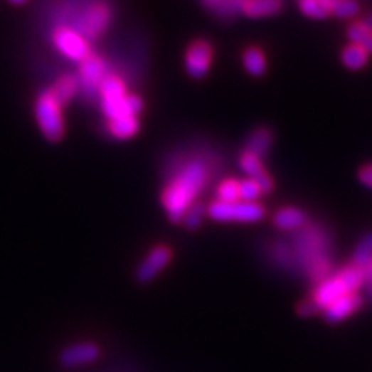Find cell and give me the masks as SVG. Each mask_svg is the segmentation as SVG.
Wrapping results in <instances>:
<instances>
[{
	"mask_svg": "<svg viewBox=\"0 0 372 372\" xmlns=\"http://www.w3.org/2000/svg\"><path fill=\"white\" fill-rule=\"evenodd\" d=\"M360 6L356 0H334L331 4V13L341 19H351L358 14Z\"/></svg>",
	"mask_w": 372,
	"mask_h": 372,
	"instance_id": "484cf974",
	"label": "cell"
},
{
	"mask_svg": "<svg viewBox=\"0 0 372 372\" xmlns=\"http://www.w3.org/2000/svg\"><path fill=\"white\" fill-rule=\"evenodd\" d=\"M218 201L220 202H236L239 198V181L228 179L220 184L218 188Z\"/></svg>",
	"mask_w": 372,
	"mask_h": 372,
	"instance_id": "4316f807",
	"label": "cell"
},
{
	"mask_svg": "<svg viewBox=\"0 0 372 372\" xmlns=\"http://www.w3.org/2000/svg\"><path fill=\"white\" fill-rule=\"evenodd\" d=\"M36 118L41 131L50 142H58L64 135V118L60 106L50 90L42 92L36 101Z\"/></svg>",
	"mask_w": 372,
	"mask_h": 372,
	"instance_id": "277c9868",
	"label": "cell"
},
{
	"mask_svg": "<svg viewBox=\"0 0 372 372\" xmlns=\"http://www.w3.org/2000/svg\"><path fill=\"white\" fill-rule=\"evenodd\" d=\"M208 181V168L201 160L188 161L163 191V206L171 222H180Z\"/></svg>",
	"mask_w": 372,
	"mask_h": 372,
	"instance_id": "6da1fadb",
	"label": "cell"
},
{
	"mask_svg": "<svg viewBox=\"0 0 372 372\" xmlns=\"http://www.w3.org/2000/svg\"><path fill=\"white\" fill-rule=\"evenodd\" d=\"M80 75L83 90L87 93L90 98L95 97V95H98L100 92V85L102 80L107 76L105 60L98 58L97 55L90 53L84 60H81Z\"/></svg>",
	"mask_w": 372,
	"mask_h": 372,
	"instance_id": "52a82bcc",
	"label": "cell"
},
{
	"mask_svg": "<svg viewBox=\"0 0 372 372\" xmlns=\"http://www.w3.org/2000/svg\"><path fill=\"white\" fill-rule=\"evenodd\" d=\"M76 90H78V80L73 75L60 76L53 87L50 89L51 95H53V98L58 101V105L60 107L67 105V102L75 97Z\"/></svg>",
	"mask_w": 372,
	"mask_h": 372,
	"instance_id": "2e32d148",
	"label": "cell"
},
{
	"mask_svg": "<svg viewBox=\"0 0 372 372\" xmlns=\"http://www.w3.org/2000/svg\"><path fill=\"white\" fill-rule=\"evenodd\" d=\"M53 41L60 53L65 55L68 59L80 60L81 63L90 55L89 42L85 41L83 34L73 28L59 27L53 34Z\"/></svg>",
	"mask_w": 372,
	"mask_h": 372,
	"instance_id": "8992f818",
	"label": "cell"
},
{
	"mask_svg": "<svg viewBox=\"0 0 372 372\" xmlns=\"http://www.w3.org/2000/svg\"><path fill=\"white\" fill-rule=\"evenodd\" d=\"M100 357V349L97 344L93 343H80L67 348L63 354H60V363L64 366L73 368V366H81L92 363Z\"/></svg>",
	"mask_w": 372,
	"mask_h": 372,
	"instance_id": "4fadbf2b",
	"label": "cell"
},
{
	"mask_svg": "<svg viewBox=\"0 0 372 372\" xmlns=\"http://www.w3.org/2000/svg\"><path fill=\"white\" fill-rule=\"evenodd\" d=\"M270 144H272V134L268 132L267 129H257V131L250 137V140L247 143V152H252L261 159L262 155H265L267 151L270 149Z\"/></svg>",
	"mask_w": 372,
	"mask_h": 372,
	"instance_id": "7402d4cb",
	"label": "cell"
},
{
	"mask_svg": "<svg viewBox=\"0 0 372 372\" xmlns=\"http://www.w3.org/2000/svg\"><path fill=\"white\" fill-rule=\"evenodd\" d=\"M138 119L137 117H121L109 121V131L115 138L124 140L131 138L138 132Z\"/></svg>",
	"mask_w": 372,
	"mask_h": 372,
	"instance_id": "d6986e66",
	"label": "cell"
},
{
	"mask_svg": "<svg viewBox=\"0 0 372 372\" xmlns=\"http://www.w3.org/2000/svg\"><path fill=\"white\" fill-rule=\"evenodd\" d=\"M273 220L280 230H299L306 225V214L298 208H282L275 214Z\"/></svg>",
	"mask_w": 372,
	"mask_h": 372,
	"instance_id": "e0dca14e",
	"label": "cell"
},
{
	"mask_svg": "<svg viewBox=\"0 0 372 372\" xmlns=\"http://www.w3.org/2000/svg\"><path fill=\"white\" fill-rule=\"evenodd\" d=\"M360 180H361L363 184H365L366 186L372 188V164H371V166L363 168V169L360 171Z\"/></svg>",
	"mask_w": 372,
	"mask_h": 372,
	"instance_id": "4dcf8cb0",
	"label": "cell"
},
{
	"mask_svg": "<svg viewBox=\"0 0 372 372\" xmlns=\"http://www.w3.org/2000/svg\"><path fill=\"white\" fill-rule=\"evenodd\" d=\"M348 36L352 44L361 47L366 53H372V28L363 23H354L348 30Z\"/></svg>",
	"mask_w": 372,
	"mask_h": 372,
	"instance_id": "ffe728a7",
	"label": "cell"
},
{
	"mask_svg": "<svg viewBox=\"0 0 372 372\" xmlns=\"http://www.w3.org/2000/svg\"><path fill=\"white\" fill-rule=\"evenodd\" d=\"M368 56L369 55L361 47L356 46V44H351L343 50L341 60L348 68H352V70H358V68L366 65Z\"/></svg>",
	"mask_w": 372,
	"mask_h": 372,
	"instance_id": "603a6c76",
	"label": "cell"
},
{
	"mask_svg": "<svg viewBox=\"0 0 372 372\" xmlns=\"http://www.w3.org/2000/svg\"><path fill=\"white\" fill-rule=\"evenodd\" d=\"M171 250L166 245H157L152 252L144 259L143 264L138 267L137 270V278L142 282H149L154 280L164 267H166L171 261Z\"/></svg>",
	"mask_w": 372,
	"mask_h": 372,
	"instance_id": "30bf717a",
	"label": "cell"
},
{
	"mask_svg": "<svg viewBox=\"0 0 372 372\" xmlns=\"http://www.w3.org/2000/svg\"><path fill=\"white\" fill-rule=\"evenodd\" d=\"M336 276L343 281L351 293H357V290L366 282V268L358 267L356 264H351L348 267H343L341 270L336 273Z\"/></svg>",
	"mask_w": 372,
	"mask_h": 372,
	"instance_id": "ac0fdd59",
	"label": "cell"
},
{
	"mask_svg": "<svg viewBox=\"0 0 372 372\" xmlns=\"http://www.w3.org/2000/svg\"><path fill=\"white\" fill-rule=\"evenodd\" d=\"M240 169L245 172L248 176V179L255 180L256 184L261 186V191L262 194H267L272 191L273 188V181L270 179V176L267 174V171L264 169L261 159L257 157V155L252 154V152H244L240 157Z\"/></svg>",
	"mask_w": 372,
	"mask_h": 372,
	"instance_id": "7c38bea8",
	"label": "cell"
},
{
	"mask_svg": "<svg viewBox=\"0 0 372 372\" xmlns=\"http://www.w3.org/2000/svg\"><path fill=\"white\" fill-rule=\"evenodd\" d=\"M213 48L205 41H197L188 48L186 70L193 78H202L211 67Z\"/></svg>",
	"mask_w": 372,
	"mask_h": 372,
	"instance_id": "9c48e42d",
	"label": "cell"
},
{
	"mask_svg": "<svg viewBox=\"0 0 372 372\" xmlns=\"http://www.w3.org/2000/svg\"><path fill=\"white\" fill-rule=\"evenodd\" d=\"M318 306L315 304L314 301H306V302H302V304L298 307V312L301 315H315L318 312Z\"/></svg>",
	"mask_w": 372,
	"mask_h": 372,
	"instance_id": "f546056e",
	"label": "cell"
},
{
	"mask_svg": "<svg viewBox=\"0 0 372 372\" xmlns=\"http://www.w3.org/2000/svg\"><path fill=\"white\" fill-rule=\"evenodd\" d=\"M365 23H366V25H368V27H371V28H372V16H371V17H369V19H368V21H366V22H365Z\"/></svg>",
	"mask_w": 372,
	"mask_h": 372,
	"instance_id": "836d02e7",
	"label": "cell"
},
{
	"mask_svg": "<svg viewBox=\"0 0 372 372\" xmlns=\"http://www.w3.org/2000/svg\"><path fill=\"white\" fill-rule=\"evenodd\" d=\"M361 306V298L357 293H348L336 301H334L331 306L324 309V315L331 323H339L348 315H351L354 310H357Z\"/></svg>",
	"mask_w": 372,
	"mask_h": 372,
	"instance_id": "5bb4252c",
	"label": "cell"
},
{
	"mask_svg": "<svg viewBox=\"0 0 372 372\" xmlns=\"http://www.w3.org/2000/svg\"><path fill=\"white\" fill-rule=\"evenodd\" d=\"M208 214L219 222H257L265 216V210L256 202L216 201L210 205Z\"/></svg>",
	"mask_w": 372,
	"mask_h": 372,
	"instance_id": "3957f363",
	"label": "cell"
},
{
	"mask_svg": "<svg viewBox=\"0 0 372 372\" xmlns=\"http://www.w3.org/2000/svg\"><path fill=\"white\" fill-rule=\"evenodd\" d=\"M366 281H368L369 285H371V293H372V261H371V264L366 267Z\"/></svg>",
	"mask_w": 372,
	"mask_h": 372,
	"instance_id": "1f68e13d",
	"label": "cell"
},
{
	"mask_svg": "<svg viewBox=\"0 0 372 372\" xmlns=\"http://www.w3.org/2000/svg\"><path fill=\"white\" fill-rule=\"evenodd\" d=\"M323 2H324V4H327L329 6H331V4L334 2V0H323Z\"/></svg>",
	"mask_w": 372,
	"mask_h": 372,
	"instance_id": "e575fe53",
	"label": "cell"
},
{
	"mask_svg": "<svg viewBox=\"0 0 372 372\" xmlns=\"http://www.w3.org/2000/svg\"><path fill=\"white\" fill-rule=\"evenodd\" d=\"M10 2L14 4V5H22V4L27 2V0H10Z\"/></svg>",
	"mask_w": 372,
	"mask_h": 372,
	"instance_id": "d6a6232c",
	"label": "cell"
},
{
	"mask_svg": "<svg viewBox=\"0 0 372 372\" xmlns=\"http://www.w3.org/2000/svg\"><path fill=\"white\" fill-rule=\"evenodd\" d=\"M110 22V8L106 4L90 5L81 17L80 34L90 39L98 38L100 34L107 28Z\"/></svg>",
	"mask_w": 372,
	"mask_h": 372,
	"instance_id": "ba28073f",
	"label": "cell"
},
{
	"mask_svg": "<svg viewBox=\"0 0 372 372\" xmlns=\"http://www.w3.org/2000/svg\"><path fill=\"white\" fill-rule=\"evenodd\" d=\"M242 63H244L245 70L253 76H261L265 72V67H267V60H265L264 53L256 47L245 50L244 58H242Z\"/></svg>",
	"mask_w": 372,
	"mask_h": 372,
	"instance_id": "44dd1931",
	"label": "cell"
},
{
	"mask_svg": "<svg viewBox=\"0 0 372 372\" xmlns=\"http://www.w3.org/2000/svg\"><path fill=\"white\" fill-rule=\"evenodd\" d=\"M351 293L348 289H346V285L343 284V281L339 278V276H327L324 281L319 282V285L317 287L315 293H314V302L318 306V309H326L332 304L334 301H336L339 298L348 295Z\"/></svg>",
	"mask_w": 372,
	"mask_h": 372,
	"instance_id": "8fae6325",
	"label": "cell"
},
{
	"mask_svg": "<svg viewBox=\"0 0 372 372\" xmlns=\"http://www.w3.org/2000/svg\"><path fill=\"white\" fill-rule=\"evenodd\" d=\"M262 194L261 186L255 180L245 179L239 181V198L244 202H256V198Z\"/></svg>",
	"mask_w": 372,
	"mask_h": 372,
	"instance_id": "f1b7e54d",
	"label": "cell"
},
{
	"mask_svg": "<svg viewBox=\"0 0 372 372\" xmlns=\"http://www.w3.org/2000/svg\"><path fill=\"white\" fill-rule=\"evenodd\" d=\"M372 261V235H366L361 239L356 253L352 257V264L366 268Z\"/></svg>",
	"mask_w": 372,
	"mask_h": 372,
	"instance_id": "d4e9b609",
	"label": "cell"
},
{
	"mask_svg": "<svg viewBox=\"0 0 372 372\" xmlns=\"http://www.w3.org/2000/svg\"><path fill=\"white\" fill-rule=\"evenodd\" d=\"M101 107L109 119L121 117H137L143 109V101L137 95L127 93L121 78L107 75L100 85Z\"/></svg>",
	"mask_w": 372,
	"mask_h": 372,
	"instance_id": "7a4b0ae2",
	"label": "cell"
},
{
	"mask_svg": "<svg viewBox=\"0 0 372 372\" xmlns=\"http://www.w3.org/2000/svg\"><path fill=\"white\" fill-rule=\"evenodd\" d=\"M240 8L250 17L272 16L281 10V0H242Z\"/></svg>",
	"mask_w": 372,
	"mask_h": 372,
	"instance_id": "9a60e30c",
	"label": "cell"
},
{
	"mask_svg": "<svg viewBox=\"0 0 372 372\" xmlns=\"http://www.w3.org/2000/svg\"><path fill=\"white\" fill-rule=\"evenodd\" d=\"M301 11L312 19H323L331 13V6L324 4L323 0H299Z\"/></svg>",
	"mask_w": 372,
	"mask_h": 372,
	"instance_id": "cb8c5ba5",
	"label": "cell"
},
{
	"mask_svg": "<svg viewBox=\"0 0 372 372\" xmlns=\"http://www.w3.org/2000/svg\"><path fill=\"white\" fill-rule=\"evenodd\" d=\"M299 235H295L293 238V247L299 250V257L302 264H304L309 270L312 267L329 262L326 257V238L318 228H299Z\"/></svg>",
	"mask_w": 372,
	"mask_h": 372,
	"instance_id": "5b68a950",
	"label": "cell"
},
{
	"mask_svg": "<svg viewBox=\"0 0 372 372\" xmlns=\"http://www.w3.org/2000/svg\"><path fill=\"white\" fill-rule=\"evenodd\" d=\"M205 216V206L202 203H193L189 208L186 210V213L184 214V218H181V222L186 228L189 230H196L198 228V225H201L202 219Z\"/></svg>",
	"mask_w": 372,
	"mask_h": 372,
	"instance_id": "83f0119b",
	"label": "cell"
}]
</instances>
